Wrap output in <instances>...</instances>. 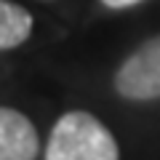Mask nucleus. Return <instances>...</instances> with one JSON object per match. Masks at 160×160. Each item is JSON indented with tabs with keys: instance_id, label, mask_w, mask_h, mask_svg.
<instances>
[{
	"instance_id": "obj_1",
	"label": "nucleus",
	"mask_w": 160,
	"mask_h": 160,
	"mask_svg": "<svg viewBox=\"0 0 160 160\" xmlns=\"http://www.w3.org/2000/svg\"><path fill=\"white\" fill-rule=\"evenodd\" d=\"M46 160H120V149L99 118L75 109L62 115L51 128Z\"/></svg>"
},
{
	"instance_id": "obj_2",
	"label": "nucleus",
	"mask_w": 160,
	"mask_h": 160,
	"mask_svg": "<svg viewBox=\"0 0 160 160\" xmlns=\"http://www.w3.org/2000/svg\"><path fill=\"white\" fill-rule=\"evenodd\" d=\"M115 88L131 102L160 99V35L149 38L120 64L115 72Z\"/></svg>"
},
{
	"instance_id": "obj_3",
	"label": "nucleus",
	"mask_w": 160,
	"mask_h": 160,
	"mask_svg": "<svg viewBox=\"0 0 160 160\" xmlns=\"http://www.w3.org/2000/svg\"><path fill=\"white\" fill-rule=\"evenodd\" d=\"M40 152L38 128L24 112L0 107V160H35Z\"/></svg>"
},
{
	"instance_id": "obj_4",
	"label": "nucleus",
	"mask_w": 160,
	"mask_h": 160,
	"mask_svg": "<svg viewBox=\"0 0 160 160\" xmlns=\"http://www.w3.org/2000/svg\"><path fill=\"white\" fill-rule=\"evenodd\" d=\"M35 19L27 8L11 0H0V51L19 48L32 35Z\"/></svg>"
},
{
	"instance_id": "obj_5",
	"label": "nucleus",
	"mask_w": 160,
	"mask_h": 160,
	"mask_svg": "<svg viewBox=\"0 0 160 160\" xmlns=\"http://www.w3.org/2000/svg\"><path fill=\"white\" fill-rule=\"evenodd\" d=\"M107 8H112V11H120V8H131V6H139L142 0H102Z\"/></svg>"
}]
</instances>
